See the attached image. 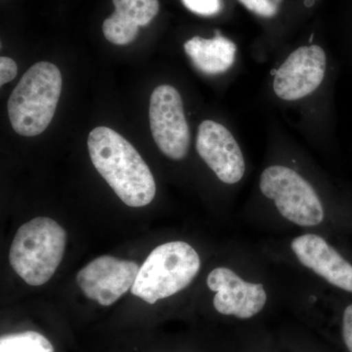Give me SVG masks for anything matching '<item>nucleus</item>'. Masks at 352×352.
I'll use <instances>...</instances> for the list:
<instances>
[{
    "label": "nucleus",
    "mask_w": 352,
    "mask_h": 352,
    "mask_svg": "<svg viewBox=\"0 0 352 352\" xmlns=\"http://www.w3.org/2000/svg\"><path fill=\"white\" fill-rule=\"evenodd\" d=\"M182 2L191 12L205 17L217 15L222 8L221 0H182Z\"/></svg>",
    "instance_id": "nucleus-16"
},
{
    "label": "nucleus",
    "mask_w": 352,
    "mask_h": 352,
    "mask_svg": "<svg viewBox=\"0 0 352 352\" xmlns=\"http://www.w3.org/2000/svg\"><path fill=\"white\" fill-rule=\"evenodd\" d=\"M61 90V72L54 64L38 62L28 69L8 101L14 131L28 138L43 133L56 112Z\"/></svg>",
    "instance_id": "nucleus-2"
},
{
    "label": "nucleus",
    "mask_w": 352,
    "mask_h": 352,
    "mask_svg": "<svg viewBox=\"0 0 352 352\" xmlns=\"http://www.w3.org/2000/svg\"><path fill=\"white\" fill-rule=\"evenodd\" d=\"M296 258L329 284L352 293V265L320 236L305 234L291 243Z\"/></svg>",
    "instance_id": "nucleus-11"
},
{
    "label": "nucleus",
    "mask_w": 352,
    "mask_h": 352,
    "mask_svg": "<svg viewBox=\"0 0 352 352\" xmlns=\"http://www.w3.org/2000/svg\"><path fill=\"white\" fill-rule=\"evenodd\" d=\"M149 117L153 138L162 153L175 161L184 159L191 135L179 92L168 85L155 88Z\"/></svg>",
    "instance_id": "nucleus-6"
},
{
    "label": "nucleus",
    "mask_w": 352,
    "mask_h": 352,
    "mask_svg": "<svg viewBox=\"0 0 352 352\" xmlns=\"http://www.w3.org/2000/svg\"><path fill=\"white\" fill-rule=\"evenodd\" d=\"M196 149L219 180L235 184L245 175V164L240 146L226 126L214 120L199 126Z\"/></svg>",
    "instance_id": "nucleus-9"
},
{
    "label": "nucleus",
    "mask_w": 352,
    "mask_h": 352,
    "mask_svg": "<svg viewBox=\"0 0 352 352\" xmlns=\"http://www.w3.org/2000/svg\"><path fill=\"white\" fill-rule=\"evenodd\" d=\"M252 12L264 18L274 17L278 13L282 0H239Z\"/></svg>",
    "instance_id": "nucleus-15"
},
{
    "label": "nucleus",
    "mask_w": 352,
    "mask_h": 352,
    "mask_svg": "<svg viewBox=\"0 0 352 352\" xmlns=\"http://www.w3.org/2000/svg\"><path fill=\"white\" fill-rule=\"evenodd\" d=\"M327 58L320 46H302L294 51L277 69L273 89L286 101L302 99L314 92L325 76Z\"/></svg>",
    "instance_id": "nucleus-8"
},
{
    "label": "nucleus",
    "mask_w": 352,
    "mask_h": 352,
    "mask_svg": "<svg viewBox=\"0 0 352 352\" xmlns=\"http://www.w3.org/2000/svg\"><path fill=\"white\" fill-rule=\"evenodd\" d=\"M17 64L8 57L0 58V85L11 82L17 76Z\"/></svg>",
    "instance_id": "nucleus-17"
},
{
    "label": "nucleus",
    "mask_w": 352,
    "mask_h": 352,
    "mask_svg": "<svg viewBox=\"0 0 352 352\" xmlns=\"http://www.w3.org/2000/svg\"><path fill=\"white\" fill-rule=\"evenodd\" d=\"M139 268L134 261L99 256L80 270L76 283L87 298L102 307H110L131 289Z\"/></svg>",
    "instance_id": "nucleus-7"
},
{
    "label": "nucleus",
    "mask_w": 352,
    "mask_h": 352,
    "mask_svg": "<svg viewBox=\"0 0 352 352\" xmlns=\"http://www.w3.org/2000/svg\"><path fill=\"white\" fill-rule=\"evenodd\" d=\"M342 337L349 352H352V305H349L342 317Z\"/></svg>",
    "instance_id": "nucleus-18"
},
{
    "label": "nucleus",
    "mask_w": 352,
    "mask_h": 352,
    "mask_svg": "<svg viewBox=\"0 0 352 352\" xmlns=\"http://www.w3.org/2000/svg\"><path fill=\"white\" fill-rule=\"evenodd\" d=\"M200 268V256L188 243H164L153 250L139 268L131 294L154 305L187 288Z\"/></svg>",
    "instance_id": "nucleus-4"
},
{
    "label": "nucleus",
    "mask_w": 352,
    "mask_h": 352,
    "mask_svg": "<svg viewBox=\"0 0 352 352\" xmlns=\"http://www.w3.org/2000/svg\"><path fill=\"white\" fill-rule=\"evenodd\" d=\"M115 12L103 24V32L110 43L126 45L138 34L139 27L149 25L159 12L157 0H113Z\"/></svg>",
    "instance_id": "nucleus-12"
},
{
    "label": "nucleus",
    "mask_w": 352,
    "mask_h": 352,
    "mask_svg": "<svg viewBox=\"0 0 352 352\" xmlns=\"http://www.w3.org/2000/svg\"><path fill=\"white\" fill-rule=\"evenodd\" d=\"M87 145L95 168L126 206L145 207L154 200L156 183L149 166L120 134L109 127H96L90 132Z\"/></svg>",
    "instance_id": "nucleus-1"
},
{
    "label": "nucleus",
    "mask_w": 352,
    "mask_h": 352,
    "mask_svg": "<svg viewBox=\"0 0 352 352\" xmlns=\"http://www.w3.org/2000/svg\"><path fill=\"white\" fill-rule=\"evenodd\" d=\"M207 285L214 292V307L220 314L250 319L263 309L267 300L263 284L245 281L230 268H214Z\"/></svg>",
    "instance_id": "nucleus-10"
},
{
    "label": "nucleus",
    "mask_w": 352,
    "mask_h": 352,
    "mask_svg": "<svg viewBox=\"0 0 352 352\" xmlns=\"http://www.w3.org/2000/svg\"><path fill=\"white\" fill-rule=\"evenodd\" d=\"M259 188L266 198L274 201L282 217L296 226H319L324 208L314 187L288 166H271L263 171Z\"/></svg>",
    "instance_id": "nucleus-5"
},
{
    "label": "nucleus",
    "mask_w": 352,
    "mask_h": 352,
    "mask_svg": "<svg viewBox=\"0 0 352 352\" xmlns=\"http://www.w3.org/2000/svg\"><path fill=\"white\" fill-rule=\"evenodd\" d=\"M0 352H54L52 344L34 331L2 336Z\"/></svg>",
    "instance_id": "nucleus-14"
},
{
    "label": "nucleus",
    "mask_w": 352,
    "mask_h": 352,
    "mask_svg": "<svg viewBox=\"0 0 352 352\" xmlns=\"http://www.w3.org/2000/svg\"><path fill=\"white\" fill-rule=\"evenodd\" d=\"M184 50L194 66L201 73L219 75L232 67L237 46L217 32L214 38L195 36L189 39L184 44Z\"/></svg>",
    "instance_id": "nucleus-13"
},
{
    "label": "nucleus",
    "mask_w": 352,
    "mask_h": 352,
    "mask_svg": "<svg viewBox=\"0 0 352 352\" xmlns=\"http://www.w3.org/2000/svg\"><path fill=\"white\" fill-rule=\"evenodd\" d=\"M67 233L54 219L38 217L18 229L9 261L31 286H41L56 272L66 250Z\"/></svg>",
    "instance_id": "nucleus-3"
}]
</instances>
